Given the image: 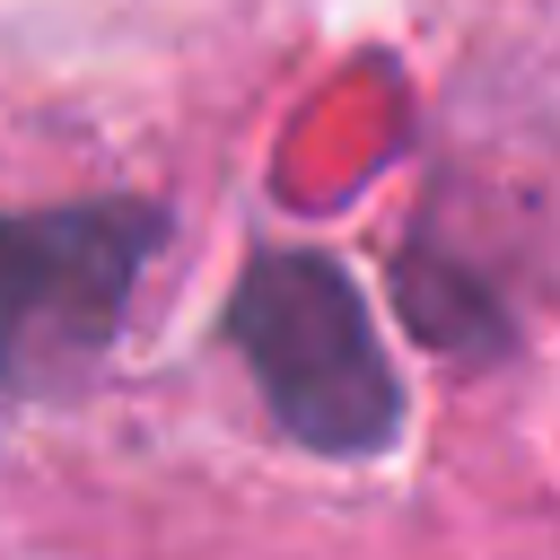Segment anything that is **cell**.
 <instances>
[{"mask_svg":"<svg viewBox=\"0 0 560 560\" xmlns=\"http://www.w3.org/2000/svg\"><path fill=\"white\" fill-rule=\"evenodd\" d=\"M402 306H411V324L429 332V341H446V350H490V289H472V280H446V262L438 254H411L402 262Z\"/></svg>","mask_w":560,"mask_h":560,"instance_id":"obj_3","label":"cell"},{"mask_svg":"<svg viewBox=\"0 0 560 560\" xmlns=\"http://www.w3.org/2000/svg\"><path fill=\"white\" fill-rule=\"evenodd\" d=\"M158 236H166L158 201L0 210V385L52 376L105 350Z\"/></svg>","mask_w":560,"mask_h":560,"instance_id":"obj_2","label":"cell"},{"mask_svg":"<svg viewBox=\"0 0 560 560\" xmlns=\"http://www.w3.org/2000/svg\"><path fill=\"white\" fill-rule=\"evenodd\" d=\"M228 341L262 385V411L315 446V455H376L402 438V385L385 368V341L368 324L359 280L315 254L280 245L262 254L228 298Z\"/></svg>","mask_w":560,"mask_h":560,"instance_id":"obj_1","label":"cell"}]
</instances>
